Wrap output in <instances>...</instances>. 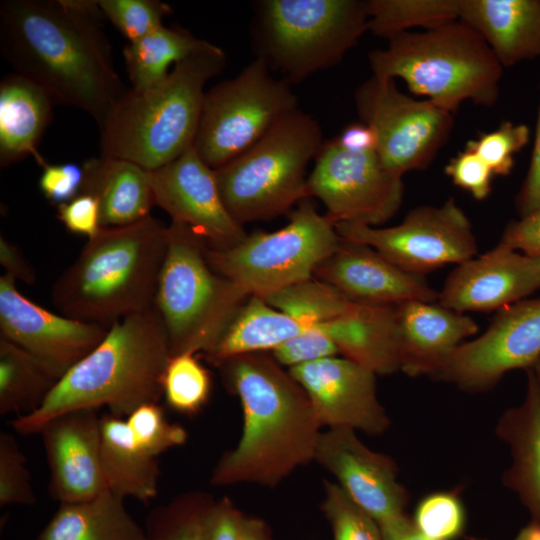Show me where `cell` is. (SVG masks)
I'll use <instances>...</instances> for the list:
<instances>
[{"mask_svg":"<svg viewBox=\"0 0 540 540\" xmlns=\"http://www.w3.org/2000/svg\"><path fill=\"white\" fill-rule=\"evenodd\" d=\"M516 208L520 217L540 208V104L530 165L516 196Z\"/></svg>","mask_w":540,"mask_h":540,"instance_id":"obj_50","label":"cell"},{"mask_svg":"<svg viewBox=\"0 0 540 540\" xmlns=\"http://www.w3.org/2000/svg\"><path fill=\"white\" fill-rule=\"evenodd\" d=\"M97 4L129 43L163 26V18L171 13L170 6L159 0H97Z\"/></svg>","mask_w":540,"mask_h":540,"instance_id":"obj_39","label":"cell"},{"mask_svg":"<svg viewBox=\"0 0 540 540\" xmlns=\"http://www.w3.org/2000/svg\"><path fill=\"white\" fill-rule=\"evenodd\" d=\"M170 358L168 335L155 307L123 318L61 377L38 409L17 416L12 427L23 435L38 434L60 414L104 406L126 419L141 405L158 403Z\"/></svg>","mask_w":540,"mask_h":540,"instance_id":"obj_3","label":"cell"},{"mask_svg":"<svg viewBox=\"0 0 540 540\" xmlns=\"http://www.w3.org/2000/svg\"><path fill=\"white\" fill-rule=\"evenodd\" d=\"M59 380L37 357L0 337V415L32 413Z\"/></svg>","mask_w":540,"mask_h":540,"instance_id":"obj_33","label":"cell"},{"mask_svg":"<svg viewBox=\"0 0 540 540\" xmlns=\"http://www.w3.org/2000/svg\"><path fill=\"white\" fill-rule=\"evenodd\" d=\"M82 193L94 195L100 205L102 227L136 223L148 216L154 202L151 173L120 158H92L83 163Z\"/></svg>","mask_w":540,"mask_h":540,"instance_id":"obj_26","label":"cell"},{"mask_svg":"<svg viewBox=\"0 0 540 540\" xmlns=\"http://www.w3.org/2000/svg\"><path fill=\"white\" fill-rule=\"evenodd\" d=\"M216 45L181 27L161 26L125 46L123 56L132 89L142 90L162 81L171 64L209 51Z\"/></svg>","mask_w":540,"mask_h":540,"instance_id":"obj_32","label":"cell"},{"mask_svg":"<svg viewBox=\"0 0 540 540\" xmlns=\"http://www.w3.org/2000/svg\"><path fill=\"white\" fill-rule=\"evenodd\" d=\"M0 263L5 270V274L16 281L20 280L27 284L35 282L36 273L32 265L21 253L20 249L3 236L0 238Z\"/></svg>","mask_w":540,"mask_h":540,"instance_id":"obj_51","label":"cell"},{"mask_svg":"<svg viewBox=\"0 0 540 540\" xmlns=\"http://www.w3.org/2000/svg\"><path fill=\"white\" fill-rule=\"evenodd\" d=\"M155 205L188 226L207 246L227 249L248 235L227 211L215 171L190 147L169 164L150 171Z\"/></svg>","mask_w":540,"mask_h":540,"instance_id":"obj_17","label":"cell"},{"mask_svg":"<svg viewBox=\"0 0 540 540\" xmlns=\"http://www.w3.org/2000/svg\"><path fill=\"white\" fill-rule=\"evenodd\" d=\"M101 461L108 490L147 503L158 495L159 466L133 437L126 419L101 416Z\"/></svg>","mask_w":540,"mask_h":540,"instance_id":"obj_30","label":"cell"},{"mask_svg":"<svg viewBox=\"0 0 540 540\" xmlns=\"http://www.w3.org/2000/svg\"><path fill=\"white\" fill-rule=\"evenodd\" d=\"M241 540H272L265 524L258 519L243 516Z\"/></svg>","mask_w":540,"mask_h":540,"instance_id":"obj_54","label":"cell"},{"mask_svg":"<svg viewBox=\"0 0 540 540\" xmlns=\"http://www.w3.org/2000/svg\"><path fill=\"white\" fill-rule=\"evenodd\" d=\"M531 369L540 387V358L533 364Z\"/></svg>","mask_w":540,"mask_h":540,"instance_id":"obj_56","label":"cell"},{"mask_svg":"<svg viewBox=\"0 0 540 540\" xmlns=\"http://www.w3.org/2000/svg\"><path fill=\"white\" fill-rule=\"evenodd\" d=\"M307 177L308 197L320 199L334 224L380 225L392 218L403 200L402 177L389 171L376 151L353 152L336 139L323 143Z\"/></svg>","mask_w":540,"mask_h":540,"instance_id":"obj_14","label":"cell"},{"mask_svg":"<svg viewBox=\"0 0 540 540\" xmlns=\"http://www.w3.org/2000/svg\"><path fill=\"white\" fill-rule=\"evenodd\" d=\"M309 328L263 298L249 296L206 357L220 366L239 355L272 351Z\"/></svg>","mask_w":540,"mask_h":540,"instance_id":"obj_31","label":"cell"},{"mask_svg":"<svg viewBox=\"0 0 540 540\" xmlns=\"http://www.w3.org/2000/svg\"><path fill=\"white\" fill-rule=\"evenodd\" d=\"M529 139L527 125L503 121L497 129L469 140L465 147L473 150L494 175L506 176L514 167V155L526 146Z\"/></svg>","mask_w":540,"mask_h":540,"instance_id":"obj_40","label":"cell"},{"mask_svg":"<svg viewBox=\"0 0 540 540\" xmlns=\"http://www.w3.org/2000/svg\"><path fill=\"white\" fill-rule=\"evenodd\" d=\"M168 239V226L152 216L102 227L55 281L54 306L66 317L107 328L151 310Z\"/></svg>","mask_w":540,"mask_h":540,"instance_id":"obj_4","label":"cell"},{"mask_svg":"<svg viewBox=\"0 0 540 540\" xmlns=\"http://www.w3.org/2000/svg\"><path fill=\"white\" fill-rule=\"evenodd\" d=\"M225 62L216 46L178 62L153 86L126 91L99 126L101 156L125 159L148 171L181 156L193 146L205 84Z\"/></svg>","mask_w":540,"mask_h":540,"instance_id":"obj_5","label":"cell"},{"mask_svg":"<svg viewBox=\"0 0 540 540\" xmlns=\"http://www.w3.org/2000/svg\"><path fill=\"white\" fill-rule=\"evenodd\" d=\"M382 540H432L420 533L406 515L380 526Z\"/></svg>","mask_w":540,"mask_h":540,"instance_id":"obj_53","label":"cell"},{"mask_svg":"<svg viewBox=\"0 0 540 540\" xmlns=\"http://www.w3.org/2000/svg\"><path fill=\"white\" fill-rule=\"evenodd\" d=\"M195 354L184 352L171 356L162 380L166 403L189 415L199 412L211 393L210 373Z\"/></svg>","mask_w":540,"mask_h":540,"instance_id":"obj_37","label":"cell"},{"mask_svg":"<svg viewBox=\"0 0 540 540\" xmlns=\"http://www.w3.org/2000/svg\"><path fill=\"white\" fill-rule=\"evenodd\" d=\"M54 102L33 81L17 73L0 83V164L11 165L32 156L42 167L46 161L38 143L51 120Z\"/></svg>","mask_w":540,"mask_h":540,"instance_id":"obj_28","label":"cell"},{"mask_svg":"<svg viewBox=\"0 0 540 540\" xmlns=\"http://www.w3.org/2000/svg\"><path fill=\"white\" fill-rule=\"evenodd\" d=\"M412 521L420 533L432 540H452L464 529L465 512L455 493L436 492L419 502Z\"/></svg>","mask_w":540,"mask_h":540,"instance_id":"obj_42","label":"cell"},{"mask_svg":"<svg viewBox=\"0 0 540 540\" xmlns=\"http://www.w3.org/2000/svg\"><path fill=\"white\" fill-rule=\"evenodd\" d=\"M322 144L317 120L298 108L246 152L215 169L232 218L242 226L271 219L309 198L306 167Z\"/></svg>","mask_w":540,"mask_h":540,"instance_id":"obj_7","label":"cell"},{"mask_svg":"<svg viewBox=\"0 0 540 540\" xmlns=\"http://www.w3.org/2000/svg\"><path fill=\"white\" fill-rule=\"evenodd\" d=\"M355 105L360 121L377 134L383 165L400 177L425 169L454 126L453 113L403 93L392 78L372 75L357 88Z\"/></svg>","mask_w":540,"mask_h":540,"instance_id":"obj_12","label":"cell"},{"mask_svg":"<svg viewBox=\"0 0 540 540\" xmlns=\"http://www.w3.org/2000/svg\"><path fill=\"white\" fill-rule=\"evenodd\" d=\"M260 58L205 93L193 147L212 169L240 156L298 109L290 84Z\"/></svg>","mask_w":540,"mask_h":540,"instance_id":"obj_11","label":"cell"},{"mask_svg":"<svg viewBox=\"0 0 540 540\" xmlns=\"http://www.w3.org/2000/svg\"><path fill=\"white\" fill-rule=\"evenodd\" d=\"M314 277L356 304L438 300V292L424 276L402 270L368 245L342 238L338 249L317 266Z\"/></svg>","mask_w":540,"mask_h":540,"instance_id":"obj_22","label":"cell"},{"mask_svg":"<svg viewBox=\"0 0 540 540\" xmlns=\"http://www.w3.org/2000/svg\"><path fill=\"white\" fill-rule=\"evenodd\" d=\"M274 359L289 368L334 357L339 350L334 342L317 326H312L296 337L272 350Z\"/></svg>","mask_w":540,"mask_h":540,"instance_id":"obj_44","label":"cell"},{"mask_svg":"<svg viewBox=\"0 0 540 540\" xmlns=\"http://www.w3.org/2000/svg\"><path fill=\"white\" fill-rule=\"evenodd\" d=\"M457 13L503 68L540 57V0H457Z\"/></svg>","mask_w":540,"mask_h":540,"instance_id":"obj_24","label":"cell"},{"mask_svg":"<svg viewBox=\"0 0 540 540\" xmlns=\"http://www.w3.org/2000/svg\"><path fill=\"white\" fill-rule=\"evenodd\" d=\"M526 371L525 398L503 413L496 434L511 455L502 481L519 496L532 521L540 524V387L532 369Z\"/></svg>","mask_w":540,"mask_h":540,"instance_id":"obj_25","label":"cell"},{"mask_svg":"<svg viewBox=\"0 0 540 540\" xmlns=\"http://www.w3.org/2000/svg\"><path fill=\"white\" fill-rule=\"evenodd\" d=\"M444 171L456 186L470 193L476 200H484L489 196L494 174L473 150L465 147L458 152L446 164Z\"/></svg>","mask_w":540,"mask_h":540,"instance_id":"obj_45","label":"cell"},{"mask_svg":"<svg viewBox=\"0 0 540 540\" xmlns=\"http://www.w3.org/2000/svg\"><path fill=\"white\" fill-rule=\"evenodd\" d=\"M57 217L74 234L94 237L102 228L100 205L97 198L81 193L74 199L57 206Z\"/></svg>","mask_w":540,"mask_h":540,"instance_id":"obj_47","label":"cell"},{"mask_svg":"<svg viewBox=\"0 0 540 540\" xmlns=\"http://www.w3.org/2000/svg\"><path fill=\"white\" fill-rule=\"evenodd\" d=\"M335 139L342 148L353 152L376 151L378 146L375 130L361 121L347 125Z\"/></svg>","mask_w":540,"mask_h":540,"instance_id":"obj_52","label":"cell"},{"mask_svg":"<svg viewBox=\"0 0 540 540\" xmlns=\"http://www.w3.org/2000/svg\"><path fill=\"white\" fill-rule=\"evenodd\" d=\"M212 503L205 494L188 493L154 508L146 519L147 540H202L204 518Z\"/></svg>","mask_w":540,"mask_h":540,"instance_id":"obj_36","label":"cell"},{"mask_svg":"<svg viewBox=\"0 0 540 540\" xmlns=\"http://www.w3.org/2000/svg\"><path fill=\"white\" fill-rule=\"evenodd\" d=\"M498 244L528 255L540 256V208L519 220L509 222Z\"/></svg>","mask_w":540,"mask_h":540,"instance_id":"obj_49","label":"cell"},{"mask_svg":"<svg viewBox=\"0 0 540 540\" xmlns=\"http://www.w3.org/2000/svg\"><path fill=\"white\" fill-rule=\"evenodd\" d=\"M367 31L366 1L255 3L252 38L257 58L289 84L341 62Z\"/></svg>","mask_w":540,"mask_h":540,"instance_id":"obj_8","label":"cell"},{"mask_svg":"<svg viewBox=\"0 0 540 540\" xmlns=\"http://www.w3.org/2000/svg\"><path fill=\"white\" fill-rule=\"evenodd\" d=\"M308 395L322 426L378 435L390 419L378 400L376 373L345 357H328L289 368Z\"/></svg>","mask_w":540,"mask_h":540,"instance_id":"obj_18","label":"cell"},{"mask_svg":"<svg viewBox=\"0 0 540 540\" xmlns=\"http://www.w3.org/2000/svg\"><path fill=\"white\" fill-rule=\"evenodd\" d=\"M108 329L55 314L25 297L15 279L0 277V337L37 357L59 379L103 340Z\"/></svg>","mask_w":540,"mask_h":540,"instance_id":"obj_16","label":"cell"},{"mask_svg":"<svg viewBox=\"0 0 540 540\" xmlns=\"http://www.w3.org/2000/svg\"><path fill=\"white\" fill-rule=\"evenodd\" d=\"M103 14L92 0H5L0 46L15 73L54 104L86 112L98 126L127 91L115 70Z\"/></svg>","mask_w":540,"mask_h":540,"instance_id":"obj_1","label":"cell"},{"mask_svg":"<svg viewBox=\"0 0 540 540\" xmlns=\"http://www.w3.org/2000/svg\"><path fill=\"white\" fill-rule=\"evenodd\" d=\"M540 358V299L521 300L499 310L488 329L465 341L447 358L435 379L467 392L493 388L514 369Z\"/></svg>","mask_w":540,"mask_h":540,"instance_id":"obj_15","label":"cell"},{"mask_svg":"<svg viewBox=\"0 0 540 540\" xmlns=\"http://www.w3.org/2000/svg\"><path fill=\"white\" fill-rule=\"evenodd\" d=\"M126 422L140 447L155 458L187 440L185 429L169 422L158 403L141 405L126 418Z\"/></svg>","mask_w":540,"mask_h":540,"instance_id":"obj_41","label":"cell"},{"mask_svg":"<svg viewBox=\"0 0 540 540\" xmlns=\"http://www.w3.org/2000/svg\"><path fill=\"white\" fill-rule=\"evenodd\" d=\"M37 540H147V535L124 498L106 490L89 500L60 503Z\"/></svg>","mask_w":540,"mask_h":540,"instance_id":"obj_29","label":"cell"},{"mask_svg":"<svg viewBox=\"0 0 540 540\" xmlns=\"http://www.w3.org/2000/svg\"><path fill=\"white\" fill-rule=\"evenodd\" d=\"M242 520L229 499L213 501L204 518L202 540H241Z\"/></svg>","mask_w":540,"mask_h":540,"instance_id":"obj_48","label":"cell"},{"mask_svg":"<svg viewBox=\"0 0 540 540\" xmlns=\"http://www.w3.org/2000/svg\"><path fill=\"white\" fill-rule=\"evenodd\" d=\"M368 31L385 39L457 21V0H368Z\"/></svg>","mask_w":540,"mask_h":540,"instance_id":"obj_34","label":"cell"},{"mask_svg":"<svg viewBox=\"0 0 540 540\" xmlns=\"http://www.w3.org/2000/svg\"><path fill=\"white\" fill-rule=\"evenodd\" d=\"M84 185L83 164L61 163L42 166L39 187L46 199L60 205L82 193Z\"/></svg>","mask_w":540,"mask_h":540,"instance_id":"obj_46","label":"cell"},{"mask_svg":"<svg viewBox=\"0 0 540 540\" xmlns=\"http://www.w3.org/2000/svg\"><path fill=\"white\" fill-rule=\"evenodd\" d=\"M314 460L337 478L343 490L379 526L406 515L409 495L398 482L394 461L366 447L354 430L330 428L321 432Z\"/></svg>","mask_w":540,"mask_h":540,"instance_id":"obj_19","label":"cell"},{"mask_svg":"<svg viewBox=\"0 0 540 540\" xmlns=\"http://www.w3.org/2000/svg\"><path fill=\"white\" fill-rule=\"evenodd\" d=\"M335 228L342 239L368 245L402 270L421 276L477 253L471 222L453 198L441 206L413 208L396 226L344 222Z\"/></svg>","mask_w":540,"mask_h":540,"instance_id":"obj_13","label":"cell"},{"mask_svg":"<svg viewBox=\"0 0 540 540\" xmlns=\"http://www.w3.org/2000/svg\"><path fill=\"white\" fill-rule=\"evenodd\" d=\"M323 508L331 523L334 540H382L378 522L339 484H326Z\"/></svg>","mask_w":540,"mask_h":540,"instance_id":"obj_38","label":"cell"},{"mask_svg":"<svg viewBox=\"0 0 540 540\" xmlns=\"http://www.w3.org/2000/svg\"><path fill=\"white\" fill-rule=\"evenodd\" d=\"M263 299L308 327L345 314L353 304L335 287L314 277L283 288Z\"/></svg>","mask_w":540,"mask_h":540,"instance_id":"obj_35","label":"cell"},{"mask_svg":"<svg viewBox=\"0 0 540 540\" xmlns=\"http://www.w3.org/2000/svg\"><path fill=\"white\" fill-rule=\"evenodd\" d=\"M49 466V493L60 503L92 499L108 490L101 461V416L79 409L47 421L39 433Z\"/></svg>","mask_w":540,"mask_h":540,"instance_id":"obj_20","label":"cell"},{"mask_svg":"<svg viewBox=\"0 0 540 540\" xmlns=\"http://www.w3.org/2000/svg\"><path fill=\"white\" fill-rule=\"evenodd\" d=\"M37 499L32 488L26 458L15 437L0 433V505H34Z\"/></svg>","mask_w":540,"mask_h":540,"instance_id":"obj_43","label":"cell"},{"mask_svg":"<svg viewBox=\"0 0 540 540\" xmlns=\"http://www.w3.org/2000/svg\"><path fill=\"white\" fill-rule=\"evenodd\" d=\"M168 231L154 307L165 326L171 356L199 351L207 355L249 296L211 268L205 242L188 226L172 221Z\"/></svg>","mask_w":540,"mask_h":540,"instance_id":"obj_9","label":"cell"},{"mask_svg":"<svg viewBox=\"0 0 540 540\" xmlns=\"http://www.w3.org/2000/svg\"><path fill=\"white\" fill-rule=\"evenodd\" d=\"M297 205L277 231L248 234L227 249L205 244L208 264L248 296L260 298L313 278L317 266L338 249L341 237L308 198Z\"/></svg>","mask_w":540,"mask_h":540,"instance_id":"obj_10","label":"cell"},{"mask_svg":"<svg viewBox=\"0 0 540 540\" xmlns=\"http://www.w3.org/2000/svg\"><path fill=\"white\" fill-rule=\"evenodd\" d=\"M317 326L343 357L376 374L399 370L395 341V305L353 303L343 315Z\"/></svg>","mask_w":540,"mask_h":540,"instance_id":"obj_27","label":"cell"},{"mask_svg":"<svg viewBox=\"0 0 540 540\" xmlns=\"http://www.w3.org/2000/svg\"><path fill=\"white\" fill-rule=\"evenodd\" d=\"M478 331L469 316L438 302L395 305V341L399 370L408 376L435 378L447 358Z\"/></svg>","mask_w":540,"mask_h":540,"instance_id":"obj_23","label":"cell"},{"mask_svg":"<svg viewBox=\"0 0 540 540\" xmlns=\"http://www.w3.org/2000/svg\"><path fill=\"white\" fill-rule=\"evenodd\" d=\"M372 75L400 78L415 95L455 114L464 101L492 107L503 67L485 40L460 20L406 31L369 52Z\"/></svg>","mask_w":540,"mask_h":540,"instance_id":"obj_6","label":"cell"},{"mask_svg":"<svg viewBox=\"0 0 540 540\" xmlns=\"http://www.w3.org/2000/svg\"><path fill=\"white\" fill-rule=\"evenodd\" d=\"M540 289V256L497 244L448 275L437 302L457 312H490L523 300Z\"/></svg>","mask_w":540,"mask_h":540,"instance_id":"obj_21","label":"cell"},{"mask_svg":"<svg viewBox=\"0 0 540 540\" xmlns=\"http://www.w3.org/2000/svg\"><path fill=\"white\" fill-rule=\"evenodd\" d=\"M219 367L240 399L243 430L237 446L213 469L211 484L274 486L315 459L321 425L289 372L261 352L233 357Z\"/></svg>","mask_w":540,"mask_h":540,"instance_id":"obj_2","label":"cell"},{"mask_svg":"<svg viewBox=\"0 0 540 540\" xmlns=\"http://www.w3.org/2000/svg\"><path fill=\"white\" fill-rule=\"evenodd\" d=\"M512 540H540V524L531 521Z\"/></svg>","mask_w":540,"mask_h":540,"instance_id":"obj_55","label":"cell"}]
</instances>
